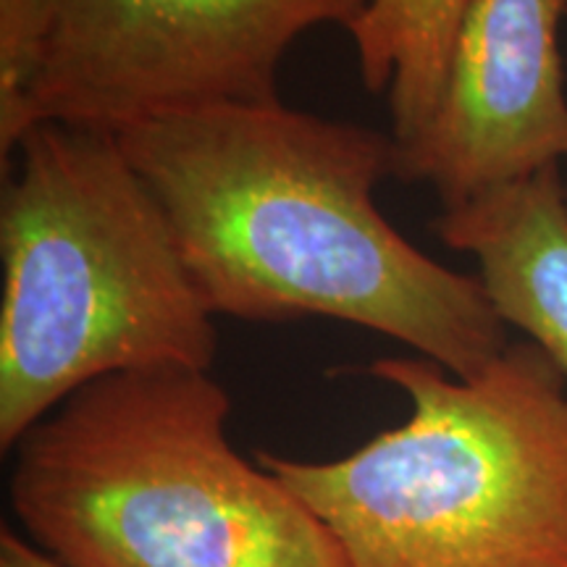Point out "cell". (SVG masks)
I'll return each mask as SVG.
<instances>
[{"instance_id": "obj_11", "label": "cell", "mask_w": 567, "mask_h": 567, "mask_svg": "<svg viewBox=\"0 0 567 567\" xmlns=\"http://www.w3.org/2000/svg\"><path fill=\"white\" fill-rule=\"evenodd\" d=\"M565 184H567V182H565Z\"/></svg>"}, {"instance_id": "obj_1", "label": "cell", "mask_w": 567, "mask_h": 567, "mask_svg": "<svg viewBox=\"0 0 567 567\" xmlns=\"http://www.w3.org/2000/svg\"><path fill=\"white\" fill-rule=\"evenodd\" d=\"M116 140L216 316L337 318L463 379L509 347L478 276L436 264L375 205L394 176L392 134L276 97L168 113Z\"/></svg>"}, {"instance_id": "obj_2", "label": "cell", "mask_w": 567, "mask_h": 567, "mask_svg": "<svg viewBox=\"0 0 567 567\" xmlns=\"http://www.w3.org/2000/svg\"><path fill=\"white\" fill-rule=\"evenodd\" d=\"M210 371L92 381L13 446L11 509L59 567H347L337 538L229 442Z\"/></svg>"}, {"instance_id": "obj_8", "label": "cell", "mask_w": 567, "mask_h": 567, "mask_svg": "<svg viewBox=\"0 0 567 567\" xmlns=\"http://www.w3.org/2000/svg\"><path fill=\"white\" fill-rule=\"evenodd\" d=\"M471 0H371L347 27L365 90L386 92L392 137L413 140L434 116Z\"/></svg>"}, {"instance_id": "obj_5", "label": "cell", "mask_w": 567, "mask_h": 567, "mask_svg": "<svg viewBox=\"0 0 567 567\" xmlns=\"http://www.w3.org/2000/svg\"><path fill=\"white\" fill-rule=\"evenodd\" d=\"M371 0H59L30 130L118 134L168 113L276 101L289 45L352 24Z\"/></svg>"}, {"instance_id": "obj_6", "label": "cell", "mask_w": 567, "mask_h": 567, "mask_svg": "<svg viewBox=\"0 0 567 567\" xmlns=\"http://www.w3.org/2000/svg\"><path fill=\"white\" fill-rule=\"evenodd\" d=\"M567 0H471L434 116L396 142L394 176L429 184L442 208L567 158L559 24Z\"/></svg>"}, {"instance_id": "obj_9", "label": "cell", "mask_w": 567, "mask_h": 567, "mask_svg": "<svg viewBox=\"0 0 567 567\" xmlns=\"http://www.w3.org/2000/svg\"><path fill=\"white\" fill-rule=\"evenodd\" d=\"M59 0H0V168L30 132V101Z\"/></svg>"}, {"instance_id": "obj_7", "label": "cell", "mask_w": 567, "mask_h": 567, "mask_svg": "<svg viewBox=\"0 0 567 567\" xmlns=\"http://www.w3.org/2000/svg\"><path fill=\"white\" fill-rule=\"evenodd\" d=\"M434 231L476 258L496 316L567 375V184L559 166L444 208Z\"/></svg>"}, {"instance_id": "obj_4", "label": "cell", "mask_w": 567, "mask_h": 567, "mask_svg": "<svg viewBox=\"0 0 567 567\" xmlns=\"http://www.w3.org/2000/svg\"><path fill=\"white\" fill-rule=\"evenodd\" d=\"M365 373L408 396L405 423L323 463L255 455L347 567H567V375L542 347L467 379L429 358Z\"/></svg>"}, {"instance_id": "obj_3", "label": "cell", "mask_w": 567, "mask_h": 567, "mask_svg": "<svg viewBox=\"0 0 567 567\" xmlns=\"http://www.w3.org/2000/svg\"><path fill=\"white\" fill-rule=\"evenodd\" d=\"M0 205V450L105 375L210 371L213 310L116 134L34 124Z\"/></svg>"}, {"instance_id": "obj_10", "label": "cell", "mask_w": 567, "mask_h": 567, "mask_svg": "<svg viewBox=\"0 0 567 567\" xmlns=\"http://www.w3.org/2000/svg\"><path fill=\"white\" fill-rule=\"evenodd\" d=\"M0 567H59L53 559H48L42 551L32 547L27 538H21L13 530L3 528L0 534Z\"/></svg>"}]
</instances>
